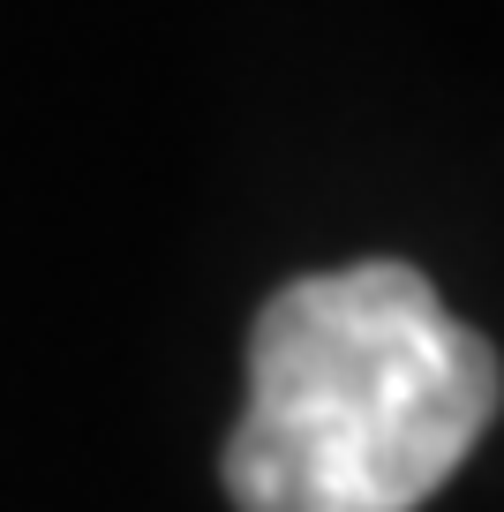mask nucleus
Wrapping results in <instances>:
<instances>
[{"label":"nucleus","instance_id":"1","mask_svg":"<svg viewBox=\"0 0 504 512\" xmlns=\"http://www.w3.org/2000/svg\"><path fill=\"white\" fill-rule=\"evenodd\" d=\"M504 369L414 264L286 279L249 332V407L226 437L241 512H422L482 445Z\"/></svg>","mask_w":504,"mask_h":512}]
</instances>
